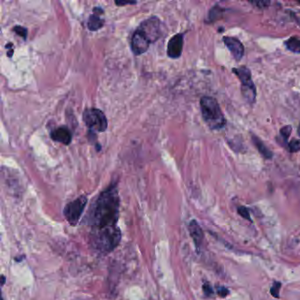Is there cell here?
Instances as JSON below:
<instances>
[{"label": "cell", "instance_id": "cell-1", "mask_svg": "<svg viewBox=\"0 0 300 300\" xmlns=\"http://www.w3.org/2000/svg\"><path fill=\"white\" fill-rule=\"evenodd\" d=\"M120 197L117 183L101 192L88 210L87 224L92 228L117 226L120 214Z\"/></svg>", "mask_w": 300, "mask_h": 300}, {"label": "cell", "instance_id": "cell-2", "mask_svg": "<svg viewBox=\"0 0 300 300\" xmlns=\"http://www.w3.org/2000/svg\"><path fill=\"white\" fill-rule=\"evenodd\" d=\"M121 230L118 226L92 228L90 234V245L100 254L112 252L121 241Z\"/></svg>", "mask_w": 300, "mask_h": 300}, {"label": "cell", "instance_id": "cell-3", "mask_svg": "<svg viewBox=\"0 0 300 300\" xmlns=\"http://www.w3.org/2000/svg\"><path fill=\"white\" fill-rule=\"evenodd\" d=\"M200 106L203 118L210 129H220L225 127L226 120L216 99L205 96L201 99Z\"/></svg>", "mask_w": 300, "mask_h": 300}, {"label": "cell", "instance_id": "cell-4", "mask_svg": "<svg viewBox=\"0 0 300 300\" xmlns=\"http://www.w3.org/2000/svg\"><path fill=\"white\" fill-rule=\"evenodd\" d=\"M83 121L89 129V132H104L108 129L107 117L100 109H86L83 112Z\"/></svg>", "mask_w": 300, "mask_h": 300}, {"label": "cell", "instance_id": "cell-5", "mask_svg": "<svg viewBox=\"0 0 300 300\" xmlns=\"http://www.w3.org/2000/svg\"><path fill=\"white\" fill-rule=\"evenodd\" d=\"M234 73L239 77L241 82L242 95L244 99L249 103H254L256 98V89L254 87V82L251 79V71L246 67L234 68Z\"/></svg>", "mask_w": 300, "mask_h": 300}, {"label": "cell", "instance_id": "cell-6", "mask_svg": "<svg viewBox=\"0 0 300 300\" xmlns=\"http://www.w3.org/2000/svg\"><path fill=\"white\" fill-rule=\"evenodd\" d=\"M88 199L86 196H81L69 203L63 209V216L71 225H76L83 214Z\"/></svg>", "mask_w": 300, "mask_h": 300}, {"label": "cell", "instance_id": "cell-7", "mask_svg": "<svg viewBox=\"0 0 300 300\" xmlns=\"http://www.w3.org/2000/svg\"><path fill=\"white\" fill-rule=\"evenodd\" d=\"M138 29L142 31L150 43L157 42L161 36V22L158 17L151 16L146 19Z\"/></svg>", "mask_w": 300, "mask_h": 300}, {"label": "cell", "instance_id": "cell-8", "mask_svg": "<svg viewBox=\"0 0 300 300\" xmlns=\"http://www.w3.org/2000/svg\"><path fill=\"white\" fill-rule=\"evenodd\" d=\"M150 43L148 38L143 33L142 31L137 29L134 32L133 35L131 37V50L136 56L144 54L149 49Z\"/></svg>", "mask_w": 300, "mask_h": 300}, {"label": "cell", "instance_id": "cell-9", "mask_svg": "<svg viewBox=\"0 0 300 300\" xmlns=\"http://www.w3.org/2000/svg\"><path fill=\"white\" fill-rule=\"evenodd\" d=\"M184 35L177 33L169 40L167 45V56L170 59H179L183 49Z\"/></svg>", "mask_w": 300, "mask_h": 300}, {"label": "cell", "instance_id": "cell-10", "mask_svg": "<svg viewBox=\"0 0 300 300\" xmlns=\"http://www.w3.org/2000/svg\"><path fill=\"white\" fill-rule=\"evenodd\" d=\"M50 138L56 142L68 146L71 144L72 140V134L71 129L66 126H60L50 132Z\"/></svg>", "mask_w": 300, "mask_h": 300}, {"label": "cell", "instance_id": "cell-11", "mask_svg": "<svg viewBox=\"0 0 300 300\" xmlns=\"http://www.w3.org/2000/svg\"><path fill=\"white\" fill-rule=\"evenodd\" d=\"M224 42L226 47L229 49L234 59L240 61L244 55V46L240 40L234 37H224Z\"/></svg>", "mask_w": 300, "mask_h": 300}, {"label": "cell", "instance_id": "cell-12", "mask_svg": "<svg viewBox=\"0 0 300 300\" xmlns=\"http://www.w3.org/2000/svg\"><path fill=\"white\" fill-rule=\"evenodd\" d=\"M104 13V10L101 7L96 6L93 8V14L90 15L88 21V30L90 31H97L100 30L105 24V21L100 18V15Z\"/></svg>", "mask_w": 300, "mask_h": 300}, {"label": "cell", "instance_id": "cell-13", "mask_svg": "<svg viewBox=\"0 0 300 300\" xmlns=\"http://www.w3.org/2000/svg\"><path fill=\"white\" fill-rule=\"evenodd\" d=\"M188 229H189V234L191 235L196 248H199L204 240V233H203V230L201 228L200 225L196 220H192L188 225Z\"/></svg>", "mask_w": 300, "mask_h": 300}, {"label": "cell", "instance_id": "cell-14", "mask_svg": "<svg viewBox=\"0 0 300 300\" xmlns=\"http://www.w3.org/2000/svg\"><path fill=\"white\" fill-rule=\"evenodd\" d=\"M252 138H253V142H254V146L257 147V149H258L259 151L261 152V154L263 155L264 158H272V152H271L270 150L268 149L267 147L265 146V145H264V144H263V143L262 142V141H261L258 138H256V137L253 136Z\"/></svg>", "mask_w": 300, "mask_h": 300}, {"label": "cell", "instance_id": "cell-15", "mask_svg": "<svg viewBox=\"0 0 300 300\" xmlns=\"http://www.w3.org/2000/svg\"><path fill=\"white\" fill-rule=\"evenodd\" d=\"M285 46L294 53H300V38H290L285 42Z\"/></svg>", "mask_w": 300, "mask_h": 300}, {"label": "cell", "instance_id": "cell-16", "mask_svg": "<svg viewBox=\"0 0 300 300\" xmlns=\"http://www.w3.org/2000/svg\"><path fill=\"white\" fill-rule=\"evenodd\" d=\"M292 130V126L290 125L285 126L280 130V137H281V139H282V141L284 142L285 146H288V138L291 136Z\"/></svg>", "mask_w": 300, "mask_h": 300}, {"label": "cell", "instance_id": "cell-17", "mask_svg": "<svg viewBox=\"0 0 300 300\" xmlns=\"http://www.w3.org/2000/svg\"><path fill=\"white\" fill-rule=\"evenodd\" d=\"M288 150L291 152H297L300 150V140L293 139L291 142L288 144Z\"/></svg>", "mask_w": 300, "mask_h": 300}, {"label": "cell", "instance_id": "cell-18", "mask_svg": "<svg viewBox=\"0 0 300 300\" xmlns=\"http://www.w3.org/2000/svg\"><path fill=\"white\" fill-rule=\"evenodd\" d=\"M13 31H14L18 35H20V36L23 38L24 40L27 39V36H28V30H27L26 28H24V27L15 26L13 29Z\"/></svg>", "mask_w": 300, "mask_h": 300}, {"label": "cell", "instance_id": "cell-19", "mask_svg": "<svg viewBox=\"0 0 300 300\" xmlns=\"http://www.w3.org/2000/svg\"><path fill=\"white\" fill-rule=\"evenodd\" d=\"M281 288V284L278 282H275L273 284V286L271 287L270 293L271 295L275 298H279V290Z\"/></svg>", "mask_w": 300, "mask_h": 300}, {"label": "cell", "instance_id": "cell-20", "mask_svg": "<svg viewBox=\"0 0 300 300\" xmlns=\"http://www.w3.org/2000/svg\"><path fill=\"white\" fill-rule=\"evenodd\" d=\"M238 212H239V214H240L241 217L251 221L249 211H248V210H247L246 207H240V208L238 209Z\"/></svg>", "mask_w": 300, "mask_h": 300}, {"label": "cell", "instance_id": "cell-21", "mask_svg": "<svg viewBox=\"0 0 300 300\" xmlns=\"http://www.w3.org/2000/svg\"><path fill=\"white\" fill-rule=\"evenodd\" d=\"M203 290H204V292H205V295L206 296L210 297L212 296L213 293V289L211 288V286L209 284H204V286H203Z\"/></svg>", "mask_w": 300, "mask_h": 300}, {"label": "cell", "instance_id": "cell-22", "mask_svg": "<svg viewBox=\"0 0 300 300\" xmlns=\"http://www.w3.org/2000/svg\"><path fill=\"white\" fill-rule=\"evenodd\" d=\"M217 294L222 298H225L229 294V291L225 287H220L217 289Z\"/></svg>", "mask_w": 300, "mask_h": 300}, {"label": "cell", "instance_id": "cell-23", "mask_svg": "<svg viewBox=\"0 0 300 300\" xmlns=\"http://www.w3.org/2000/svg\"><path fill=\"white\" fill-rule=\"evenodd\" d=\"M253 4H255L259 8H264L267 7L269 4H270V1H258V2H253Z\"/></svg>", "mask_w": 300, "mask_h": 300}, {"label": "cell", "instance_id": "cell-24", "mask_svg": "<svg viewBox=\"0 0 300 300\" xmlns=\"http://www.w3.org/2000/svg\"><path fill=\"white\" fill-rule=\"evenodd\" d=\"M115 4L118 5V6H122V5H126V4H137V2H135V1H120V2H118V1H116L115 2Z\"/></svg>", "mask_w": 300, "mask_h": 300}, {"label": "cell", "instance_id": "cell-25", "mask_svg": "<svg viewBox=\"0 0 300 300\" xmlns=\"http://www.w3.org/2000/svg\"><path fill=\"white\" fill-rule=\"evenodd\" d=\"M5 47H6V49H9L8 51H7V56L9 58H12L13 54V43H8Z\"/></svg>", "mask_w": 300, "mask_h": 300}, {"label": "cell", "instance_id": "cell-26", "mask_svg": "<svg viewBox=\"0 0 300 300\" xmlns=\"http://www.w3.org/2000/svg\"><path fill=\"white\" fill-rule=\"evenodd\" d=\"M4 282H5V277H4V275H2V282H1V285H2V286L4 285Z\"/></svg>", "mask_w": 300, "mask_h": 300}, {"label": "cell", "instance_id": "cell-27", "mask_svg": "<svg viewBox=\"0 0 300 300\" xmlns=\"http://www.w3.org/2000/svg\"><path fill=\"white\" fill-rule=\"evenodd\" d=\"M298 133H299V135H300V126H299V129H298Z\"/></svg>", "mask_w": 300, "mask_h": 300}, {"label": "cell", "instance_id": "cell-28", "mask_svg": "<svg viewBox=\"0 0 300 300\" xmlns=\"http://www.w3.org/2000/svg\"><path fill=\"white\" fill-rule=\"evenodd\" d=\"M299 23H300V22H299Z\"/></svg>", "mask_w": 300, "mask_h": 300}, {"label": "cell", "instance_id": "cell-29", "mask_svg": "<svg viewBox=\"0 0 300 300\" xmlns=\"http://www.w3.org/2000/svg\"></svg>", "mask_w": 300, "mask_h": 300}]
</instances>
